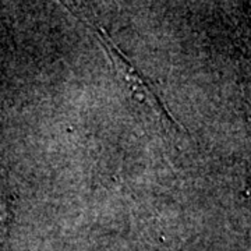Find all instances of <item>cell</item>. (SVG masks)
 I'll list each match as a JSON object with an SVG mask.
<instances>
[{"mask_svg": "<svg viewBox=\"0 0 251 251\" xmlns=\"http://www.w3.org/2000/svg\"><path fill=\"white\" fill-rule=\"evenodd\" d=\"M0 196H1V193H0ZM6 206H7L6 201L0 197V230H3L4 225L7 222V216H9V211Z\"/></svg>", "mask_w": 251, "mask_h": 251, "instance_id": "7a4b0ae2", "label": "cell"}, {"mask_svg": "<svg viewBox=\"0 0 251 251\" xmlns=\"http://www.w3.org/2000/svg\"><path fill=\"white\" fill-rule=\"evenodd\" d=\"M80 20H82V18L80 17ZM82 21H84L87 25H91L92 29L95 31V34L98 36L99 42L105 46L106 52H108V54L110 56V59H112V62H113V66H115V69H116L117 74L122 77V80L125 81L126 87L130 90L131 95H133L138 102L147 105V106L151 109V110H153L156 115H159L161 119L171 122L172 125L177 126V123L173 120V117H172L171 113H169V112L165 109V106L161 103L159 98L153 94V91L151 90V87L148 85V82L145 81V78L140 74V72L135 69L134 66L130 63V60L126 57L125 54L117 49L116 45L109 39V36L105 34V31H103L102 28L94 25L92 23H88V21H85V20H82Z\"/></svg>", "mask_w": 251, "mask_h": 251, "instance_id": "6da1fadb", "label": "cell"}]
</instances>
